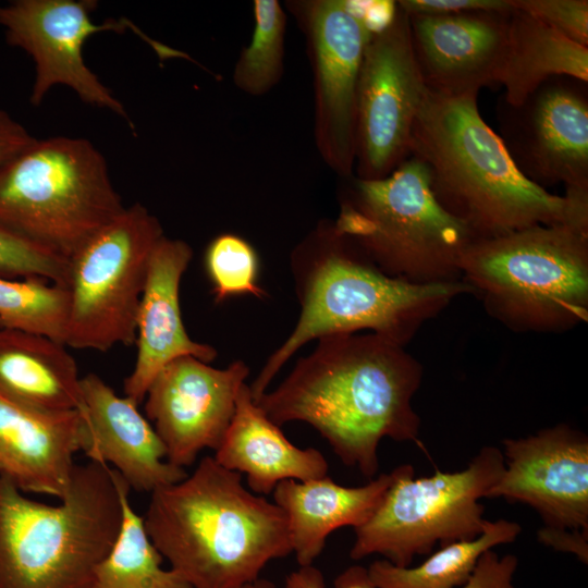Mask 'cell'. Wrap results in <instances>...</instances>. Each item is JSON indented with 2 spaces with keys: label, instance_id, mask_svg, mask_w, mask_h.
<instances>
[{
  "label": "cell",
  "instance_id": "d6a6232c",
  "mask_svg": "<svg viewBox=\"0 0 588 588\" xmlns=\"http://www.w3.org/2000/svg\"><path fill=\"white\" fill-rule=\"evenodd\" d=\"M396 3L408 15H437L490 11L507 13L514 10L512 0H401Z\"/></svg>",
  "mask_w": 588,
  "mask_h": 588
},
{
  "label": "cell",
  "instance_id": "7a4b0ae2",
  "mask_svg": "<svg viewBox=\"0 0 588 588\" xmlns=\"http://www.w3.org/2000/svg\"><path fill=\"white\" fill-rule=\"evenodd\" d=\"M477 97L427 88L416 117L409 156L426 164L439 204L476 240L539 224L588 229V195H554L524 176Z\"/></svg>",
  "mask_w": 588,
  "mask_h": 588
},
{
  "label": "cell",
  "instance_id": "ba28073f",
  "mask_svg": "<svg viewBox=\"0 0 588 588\" xmlns=\"http://www.w3.org/2000/svg\"><path fill=\"white\" fill-rule=\"evenodd\" d=\"M125 207L87 139H36L0 167V225L70 260Z\"/></svg>",
  "mask_w": 588,
  "mask_h": 588
},
{
  "label": "cell",
  "instance_id": "8fae6325",
  "mask_svg": "<svg viewBox=\"0 0 588 588\" xmlns=\"http://www.w3.org/2000/svg\"><path fill=\"white\" fill-rule=\"evenodd\" d=\"M427 87L418 69L406 12L390 20L364 51L356 95L354 175L379 180L409 157L412 130Z\"/></svg>",
  "mask_w": 588,
  "mask_h": 588
},
{
  "label": "cell",
  "instance_id": "9a60e30c",
  "mask_svg": "<svg viewBox=\"0 0 588 588\" xmlns=\"http://www.w3.org/2000/svg\"><path fill=\"white\" fill-rule=\"evenodd\" d=\"M248 373L242 360L220 369L182 356L156 375L144 399L145 413L171 464L184 468L204 449H218Z\"/></svg>",
  "mask_w": 588,
  "mask_h": 588
},
{
  "label": "cell",
  "instance_id": "7c38bea8",
  "mask_svg": "<svg viewBox=\"0 0 588 588\" xmlns=\"http://www.w3.org/2000/svg\"><path fill=\"white\" fill-rule=\"evenodd\" d=\"M286 7L305 35L314 81L316 147L340 179L354 175L356 95L375 33L358 1L296 0Z\"/></svg>",
  "mask_w": 588,
  "mask_h": 588
},
{
  "label": "cell",
  "instance_id": "30bf717a",
  "mask_svg": "<svg viewBox=\"0 0 588 588\" xmlns=\"http://www.w3.org/2000/svg\"><path fill=\"white\" fill-rule=\"evenodd\" d=\"M163 236L159 220L136 203L69 260L66 347L107 352L135 344L149 259Z\"/></svg>",
  "mask_w": 588,
  "mask_h": 588
},
{
  "label": "cell",
  "instance_id": "484cf974",
  "mask_svg": "<svg viewBox=\"0 0 588 588\" xmlns=\"http://www.w3.org/2000/svg\"><path fill=\"white\" fill-rule=\"evenodd\" d=\"M119 474V473H118ZM122 522L118 536L97 565L90 588H192L171 568L152 543L144 518L131 505L130 486L119 474Z\"/></svg>",
  "mask_w": 588,
  "mask_h": 588
},
{
  "label": "cell",
  "instance_id": "e0dca14e",
  "mask_svg": "<svg viewBox=\"0 0 588 588\" xmlns=\"http://www.w3.org/2000/svg\"><path fill=\"white\" fill-rule=\"evenodd\" d=\"M511 12L407 14L426 87L441 95L463 96L478 95L482 87L497 84Z\"/></svg>",
  "mask_w": 588,
  "mask_h": 588
},
{
  "label": "cell",
  "instance_id": "5b68a950",
  "mask_svg": "<svg viewBox=\"0 0 588 588\" xmlns=\"http://www.w3.org/2000/svg\"><path fill=\"white\" fill-rule=\"evenodd\" d=\"M58 504L24 494L0 476V588H90L122 522L119 474L75 465Z\"/></svg>",
  "mask_w": 588,
  "mask_h": 588
},
{
  "label": "cell",
  "instance_id": "52a82bcc",
  "mask_svg": "<svg viewBox=\"0 0 588 588\" xmlns=\"http://www.w3.org/2000/svg\"><path fill=\"white\" fill-rule=\"evenodd\" d=\"M336 230L384 274L416 284L461 281L476 241L436 199L426 164L409 156L379 180L343 179Z\"/></svg>",
  "mask_w": 588,
  "mask_h": 588
},
{
  "label": "cell",
  "instance_id": "83f0119b",
  "mask_svg": "<svg viewBox=\"0 0 588 588\" xmlns=\"http://www.w3.org/2000/svg\"><path fill=\"white\" fill-rule=\"evenodd\" d=\"M253 8V35L241 50L232 77L241 91L258 97L277 86L283 75L286 15L277 0H255Z\"/></svg>",
  "mask_w": 588,
  "mask_h": 588
},
{
  "label": "cell",
  "instance_id": "8d00e7d4",
  "mask_svg": "<svg viewBox=\"0 0 588 588\" xmlns=\"http://www.w3.org/2000/svg\"><path fill=\"white\" fill-rule=\"evenodd\" d=\"M238 588H277L275 585L264 578H258L252 583L245 584Z\"/></svg>",
  "mask_w": 588,
  "mask_h": 588
},
{
  "label": "cell",
  "instance_id": "d4e9b609",
  "mask_svg": "<svg viewBox=\"0 0 588 588\" xmlns=\"http://www.w3.org/2000/svg\"><path fill=\"white\" fill-rule=\"evenodd\" d=\"M520 531V526L515 522H488L477 538L441 547L416 567H400L387 560H377L367 568L368 575L377 588L462 587L485 551L513 542Z\"/></svg>",
  "mask_w": 588,
  "mask_h": 588
},
{
  "label": "cell",
  "instance_id": "6da1fadb",
  "mask_svg": "<svg viewBox=\"0 0 588 588\" xmlns=\"http://www.w3.org/2000/svg\"><path fill=\"white\" fill-rule=\"evenodd\" d=\"M317 341L274 390L254 401L278 426L309 424L345 465L372 479L381 439L418 440L412 400L422 367L403 345L371 332Z\"/></svg>",
  "mask_w": 588,
  "mask_h": 588
},
{
  "label": "cell",
  "instance_id": "9c48e42d",
  "mask_svg": "<svg viewBox=\"0 0 588 588\" xmlns=\"http://www.w3.org/2000/svg\"><path fill=\"white\" fill-rule=\"evenodd\" d=\"M504 470L500 449L483 446L467 467L456 473L437 470L414 479L409 464L397 474L370 518L355 530L353 560L380 554L400 566H411L415 555L428 554L456 541L481 535L489 520L479 500L487 497Z\"/></svg>",
  "mask_w": 588,
  "mask_h": 588
},
{
  "label": "cell",
  "instance_id": "ffe728a7",
  "mask_svg": "<svg viewBox=\"0 0 588 588\" xmlns=\"http://www.w3.org/2000/svg\"><path fill=\"white\" fill-rule=\"evenodd\" d=\"M79 411L48 412L0 392V476L24 493L61 499L81 451Z\"/></svg>",
  "mask_w": 588,
  "mask_h": 588
},
{
  "label": "cell",
  "instance_id": "4fadbf2b",
  "mask_svg": "<svg viewBox=\"0 0 588 588\" xmlns=\"http://www.w3.org/2000/svg\"><path fill=\"white\" fill-rule=\"evenodd\" d=\"M97 5L95 0H14L0 5V25L7 42L23 49L35 63L32 105L39 106L54 85H64L82 101L122 117L134 130L124 106L85 63L86 40L100 32L123 33L130 28L162 59L186 54L150 39L124 17L95 24L91 14Z\"/></svg>",
  "mask_w": 588,
  "mask_h": 588
},
{
  "label": "cell",
  "instance_id": "836d02e7",
  "mask_svg": "<svg viewBox=\"0 0 588 588\" xmlns=\"http://www.w3.org/2000/svg\"><path fill=\"white\" fill-rule=\"evenodd\" d=\"M323 574L314 565L299 566L290 573L285 579L284 588H324ZM334 588H377L367 568L353 565L342 572L334 579Z\"/></svg>",
  "mask_w": 588,
  "mask_h": 588
},
{
  "label": "cell",
  "instance_id": "3957f363",
  "mask_svg": "<svg viewBox=\"0 0 588 588\" xmlns=\"http://www.w3.org/2000/svg\"><path fill=\"white\" fill-rule=\"evenodd\" d=\"M290 266L299 304L298 320L249 385L254 400L311 340L370 330L405 346L454 298L471 293L463 280L416 284L384 274L331 220L318 222L297 243Z\"/></svg>",
  "mask_w": 588,
  "mask_h": 588
},
{
  "label": "cell",
  "instance_id": "f1b7e54d",
  "mask_svg": "<svg viewBox=\"0 0 588 588\" xmlns=\"http://www.w3.org/2000/svg\"><path fill=\"white\" fill-rule=\"evenodd\" d=\"M204 264L217 303L238 295L266 296L258 285V255L245 238L219 234L208 244Z\"/></svg>",
  "mask_w": 588,
  "mask_h": 588
},
{
  "label": "cell",
  "instance_id": "7402d4cb",
  "mask_svg": "<svg viewBox=\"0 0 588 588\" xmlns=\"http://www.w3.org/2000/svg\"><path fill=\"white\" fill-rule=\"evenodd\" d=\"M397 467L362 487H344L328 475L317 479L280 481L272 491L287 525L292 552L299 566L313 565L328 536L340 527L367 522L394 481Z\"/></svg>",
  "mask_w": 588,
  "mask_h": 588
},
{
  "label": "cell",
  "instance_id": "1f68e13d",
  "mask_svg": "<svg viewBox=\"0 0 588 588\" xmlns=\"http://www.w3.org/2000/svg\"><path fill=\"white\" fill-rule=\"evenodd\" d=\"M517 563L513 554L499 558L491 549L487 550L478 559L468 580L460 588H515L512 580Z\"/></svg>",
  "mask_w": 588,
  "mask_h": 588
},
{
  "label": "cell",
  "instance_id": "d590c367",
  "mask_svg": "<svg viewBox=\"0 0 588 588\" xmlns=\"http://www.w3.org/2000/svg\"><path fill=\"white\" fill-rule=\"evenodd\" d=\"M538 539L558 551L574 553L583 563L588 562V532L543 527Z\"/></svg>",
  "mask_w": 588,
  "mask_h": 588
},
{
  "label": "cell",
  "instance_id": "603a6c76",
  "mask_svg": "<svg viewBox=\"0 0 588 588\" xmlns=\"http://www.w3.org/2000/svg\"><path fill=\"white\" fill-rule=\"evenodd\" d=\"M81 380L64 344L41 334L0 328V392L41 411L82 413Z\"/></svg>",
  "mask_w": 588,
  "mask_h": 588
},
{
  "label": "cell",
  "instance_id": "cb8c5ba5",
  "mask_svg": "<svg viewBox=\"0 0 588 588\" xmlns=\"http://www.w3.org/2000/svg\"><path fill=\"white\" fill-rule=\"evenodd\" d=\"M560 76L587 83L588 48L514 8L497 76V84L505 88L503 103L517 107L543 83Z\"/></svg>",
  "mask_w": 588,
  "mask_h": 588
},
{
  "label": "cell",
  "instance_id": "2e32d148",
  "mask_svg": "<svg viewBox=\"0 0 588 588\" xmlns=\"http://www.w3.org/2000/svg\"><path fill=\"white\" fill-rule=\"evenodd\" d=\"M504 470L486 498L534 507L546 526L588 532V438L556 425L503 441Z\"/></svg>",
  "mask_w": 588,
  "mask_h": 588
},
{
  "label": "cell",
  "instance_id": "f546056e",
  "mask_svg": "<svg viewBox=\"0 0 588 588\" xmlns=\"http://www.w3.org/2000/svg\"><path fill=\"white\" fill-rule=\"evenodd\" d=\"M70 261L0 225V277L41 278L65 286Z\"/></svg>",
  "mask_w": 588,
  "mask_h": 588
},
{
  "label": "cell",
  "instance_id": "8992f818",
  "mask_svg": "<svg viewBox=\"0 0 588 588\" xmlns=\"http://www.w3.org/2000/svg\"><path fill=\"white\" fill-rule=\"evenodd\" d=\"M461 277L487 313L513 331L562 332L588 318V229L532 225L476 240Z\"/></svg>",
  "mask_w": 588,
  "mask_h": 588
},
{
  "label": "cell",
  "instance_id": "d6986e66",
  "mask_svg": "<svg viewBox=\"0 0 588 588\" xmlns=\"http://www.w3.org/2000/svg\"><path fill=\"white\" fill-rule=\"evenodd\" d=\"M192 258L193 249L186 242L167 236L151 253L137 309L136 359L123 384L124 396L138 405L156 375L170 362L193 356L209 364L218 355L211 345L194 341L183 322L180 285Z\"/></svg>",
  "mask_w": 588,
  "mask_h": 588
},
{
  "label": "cell",
  "instance_id": "44dd1931",
  "mask_svg": "<svg viewBox=\"0 0 588 588\" xmlns=\"http://www.w3.org/2000/svg\"><path fill=\"white\" fill-rule=\"evenodd\" d=\"M213 457L224 468L246 474L249 489L260 495L272 493L280 481L317 479L329 469L319 450L301 449L284 436L255 403L246 383Z\"/></svg>",
  "mask_w": 588,
  "mask_h": 588
},
{
  "label": "cell",
  "instance_id": "4dcf8cb0",
  "mask_svg": "<svg viewBox=\"0 0 588 588\" xmlns=\"http://www.w3.org/2000/svg\"><path fill=\"white\" fill-rule=\"evenodd\" d=\"M513 5L588 48L587 0H513Z\"/></svg>",
  "mask_w": 588,
  "mask_h": 588
},
{
  "label": "cell",
  "instance_id": "277c9868",
  "mask_svg": "<svg viewBox=\"0 0 588 588\" xmlns=\"http://www.w3.org/2000/svg\"><path fill=\"white\" fill-rule=\"evenodd\" d=\"M143 518L157 550L192 588H238L292 553L282 510L212 456L152 491Z\"/></svg>",
  "mask_w": 588,
  "mask_h": 588
},
{
  "label": "cell",
  "instance_id": "e575fe53",
  "mask_svg": "<svg viewBox=\"0 0 588 588\" xmlns=\"http://www.w3.org/2000/svg\"><path fill=\"white\" fill-rule=\"evenodd\" d=\"M36 140L35 137L8 112L0 109V167Z\"/></svg>",
  "mask_w": 588,
  "mask_h": 588
},
{
  "label": "cell",
  "instance_id": "4316f807",
  "mask_svg": "<svg viewBox=\"0 0 588 588\" xmlns=\"http://www.w3.org/2000/svg\"><path fill=\"white\" fill-rule=\"evenodd\" d=\"M70 294L41 278L0 277V328L41 334L64 344Z\"/></svg>",
  "mask_w": 588,
  "mask_h": 588
},
{
  "label": "cell",
  "instance_id": "5bb4252c",
  "mask_svg": "<svg viewBox=\"0 0 588 588\" xmlns=\"http://www.w3.org/2000/svg\"><path fill=\"white\" fill-rule=\"evenodd\" d=\"M587 83L553 77L522 105L500 109V136L518 170L547 189L588 195Z\"/></svg>",
  "mask_w": 588,
  "mask_h": 588
},
{
  "label": "cell",
  "instance_id": "ac0fdd59",
  "mask_svg": "<svg viewBox=\"0 0 588 588\" xmlns=\"http://www.w3.org/2000/svg\"><path fill=\"white\" fill-rule=\"evenodd\" d=\"M81 384V451L89 461L111 464L131 489L150 493L187 476L184 468L168 461L163 442L138 404L119 396L96 373L83 377Z\"/></svg>",
  "mask_w": 588,
  "mask_h": 588
}]
</instances>
